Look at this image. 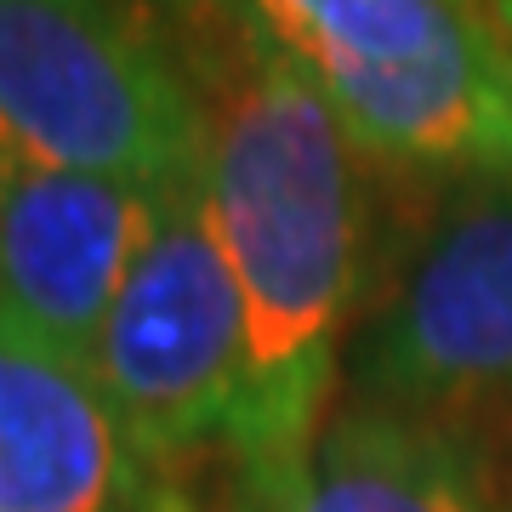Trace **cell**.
Wrapping results in <instances>:
<instances>
[{
  "instance_id": "obj_7",
  "label": "cell",
  "mask_w": 512,
  "mask_h": 512,
  "mask_svg": "<svg viewBox=\"0 0 512 512\" xmlns=\"http://www.w3.org/2000/svg\"><path fill=\"white\" fill-rule=\"evenodd\" d=\"M154 194L0 148V313L92 359L97 330L154 222Z\"/></svg>"
},
{
  "instance_id": "obj_8",
  "label": "cell",
  "mask_w": 512,
  "mask_h": 512,
  "mask_svg": "<svg viewBox=\"0 0 512 512\" xmlns=\"http://www.w3.org/2000/svg\"><path fill=\"white\" fill-rule=\"evenodd\" d=\"M279 512H512V467L461 421L348 399Z\"/></svg>"
},
{
  "instance_id": "obj_6",
  "label": "cell",
  "mask_w": 512,
  "mask_h": 512,
  "mask_svg": "<svg viewBox=\"0 0 512 512\" xmlns=\"http://www.w3.org/2000/svg\"><path fill=\"white\" fill-rule=\"evenodd\" d=\"M0 512H194L114 416L92 359L0 313Z\"/></svg>"
},
{
  "instance_id": "obj_2",
  "label": "cell",
  "mask_w": 512,
  "mask_h": 512,
  "mask_svg": "<svg viewBox=\"0 0 512 512\" xmlns=\"http://www.w3.org/2000/svg\"><path fill=\"white\" fill-rule=\"evenodd\" d=\"M353 148L410 177L512 171V52L484 0H234Z\"/></svg>"
},
{
  "instance_id": "obj_4",
  "label": "cell",
  "mask_w": 512,
  "mask_h": 512,
  "mask_svg": "<svg viewBox=\"0 0 512 512\" xmlns=\"http://www.w3.org/2000/svg\"><path fill=\"white\" fill-rule=\"evenodd\" d=\"M92 376L160 473L234 450L245 302L205 200V165L154 194V222L97 330Z\"/></svg>"
},
{
  "instance_id": "obj_1",
  "label": "cell",
  "mask_w": 512,
  "mask_h": 512,
  "mask_svg": "<svg viewBox=\"0 0 512 512\" xmlns=\"http://www.w3.org/2000/svg\"><path fill=\"white\" fill-rule=\"evenodd\" d=\"M239 35L234 63L200 80L205 200L245 302L234 501L239 512H279L308 473L370 302V160L245 12Z\"/></svg>"
},
{
  "instance_id": "obj_3",
  "label": "cell",
  "mask_w": 512,
  "mask_h": 512,
  "mask_svg": "<svg viewBox=\"0 0 512 512\" xmlns=\"http://www.w3.org/2000/svg\"><path fill=\"white\" fill-rule=\"evenodd\" d=\"M0 148L165 188L205 165L200 80L126 0H0Z\"/></svg>"
},
{
  "instance_id": "obj_9",
  "label": "cell",
  "mask_w": 512,
  "mask_h": 512,
  "mask_svg": "<svg viewBox=\"0 0 512 512\" xmlns=\"http://www.w3.org/2000/svg\"><path fill=\"white\" fill-rule=\"evenodd\" d=\"M484 12H490V23L501 29V40H507V52H512V0H484Z\"/></svg>"
},
{
  "instance_id": "obj_5",
  "label": "cell",
  "mask_w": 512,
  "mask_h": 512,
  "mask_svg": "<svg viewBox=\"0 0 512 512\" xmlns=\"http://www.w3.org/2000/svg\"><path fill=\"white\" fill-rule=\"evenodd\" d=\"M342 387L433 421L512 416V171L444 183L370 291Z\"/></svg>"
}]
</instances>
